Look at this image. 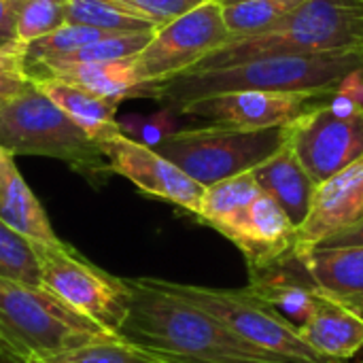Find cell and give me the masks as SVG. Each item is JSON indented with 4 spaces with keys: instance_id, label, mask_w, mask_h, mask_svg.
I'll return each instance as SVG.
<instances>
[{
    "instance_id": "obj_1",
    "label": "cell",
    "mask_w": 363,
    "mask_h": 363,
    "mask_svg": "<svg viewBox=\"0 0 363 363\" xmlns=\"http://www.w3.org/2000/svg\"><path fill=\"white\" fill-rule=\"evenodd\" d=\"M128 285L130 306L117 336L160 363H289L245 342L151 279H128Z\"/></svg>"
},
{
    "instance_id": "obj_2",
    "label": "cell",
    "mask_w": 363,
    "mask_h": 363,
    "mask_svg": "<svg viewBox=\"0 0 363 363\" xmlns=\"http://www.w3.org/2000/svg\"><path fill=\"white\" fill-rule=\"evenodd\" d=\"M353 70H363V51L270 55L236 66L189 70L170 77L157 83L153 100L179 113L194 100L230 91H291L330 96Z\"/></svg>"
},
{
    "instance_id": "obj_3",
    "label": "cell",
    "mask_w": 363,
    "mask_h": 363,
    "mask_svg": "<svg viewBox=\"0 0 363 363\" xmlns=\"http://www.w3.org/2000/svg\"><path fill=\"white\" fill-rule=\"evenodd\" d=\"M336 51H363V0H302L268 30L228 40L191 70L225 68L270 55Z\"/></svg>"
},
{
    "instance_id": "obj_4",
    "label": "cell",
    "mask_w": 363,
    "mask_h": 363,
    "mask_svg": "<svg viewBox=\"0 0 363 363\" xmlns=\"http://www.w3.org/2000/svg\"><path fill=\"white\" fill-rule=\"evenodd\" d=\"M0 147L13 155L60 160L94 187H102L111 177L98 140L83 132L32 81L0 104Z\"/></svg>"
},
{
    "instance_id": "obj_5",
    "label": "cell",
    "mask_w": 363,
    "mask_h": 363,
    "mask_svg": "<svg viewBox=\"0 0 363 363\" xmlns=\"http://www.w3.org/2000/svg\"><path fill=\"white\" fill-rule=\"evenodd\" d=\"M0 338L26 362L119 338L43 287L0 277Z\"/></svg>"
},
{
    "instance_id": "obj_6",
    "label": "cell",
    "mask_w": 363,
    "mask_h": 363,
    "mask_svg": "<svg viewBox=\"0 0 363 363\" xmlns=\"http://www.w3.org/2000/svg\"><path fill=\"white\" fill-rule=\"evenodd\" d=\"M157 287L187 300L200 311L215 317L245 342L264 349L289 363H342L313 351L298 334V328L283 317L272 304L253 294L249 287L221 289L204 285L172 283L151 279Z\"/></svg>"
},
{
    "instance_id": "obj_7",
    "label": "cell",
    "mask_w": 363,
    "mask_h": 363,
    "mask_svg": "<svg viewBox=\"0 0 363 363\" xmlns=\"http://www.w3.org/2000/svg\"><path fill=\"white\" fill-rule=\"evenodd\" d=\"M287 143V125L270 130H234L202 125L177 130L153 147L202 187L251 172Z\"/></svg>"
},
{
    "instance_id": "obj_8",
    "label": "cell",
    "mask_w": 363,
    "mask_h": 363,
    "mask_svg": "<svg viewBox=\"0 0 363 363\" xmlns=\"http://www.w3.org/2000/svg\"><path fill=\"white\" fill-rule=\"evenodd\" d=\"M34 251L40 266V287L117 336L130 306L128 279L108 274L60 238L34 242Z\"/></svg>"
},
{
    "instance_id": "obj_9",
    "label": "cell",
    "mask_w": 363,
    "mask_h": 363,
    "mask_svg": "<svg viewBox=\"0 0 363 363\" xmlns=\"http://www.w3.org/2000/svg\"><path fill=\"white\" fill-rule=\"evenodd\" d=\"M232 40L221 4L208 0L157 28L147 47L134 57L136 72L147 83H162L198 66L215 49Z\"/></svg>"
},
{
    "instance_id": "obj_10",
    "label": "cell",
    "mask_w": 363,
    "mask_h": 363,
    "mask_svg": "<svg viewBox=\"0 0 363 363\" xmlns=\"http://www.w3.org/2000/svg\"><path fill=\"white\" fill-rule=\"evenodd\" d=\"M287 147L296 153L315 185L363 157V108L349 117L330 111L328 102L287 125Z\"/></svg>"
},
{
    "instance_id": "obj_11",
    "label": "cell",
    "mask_w": 363,
    "mask_h": 363,
    "mask_svg": "<svg viewBox=\"0 0 363 363\" xmlns=\"http://www.w3.org/2000/svg\"><path fill=\"white\" fill-rule=\"evenodd\" d=\"M330 96L291 91H230L194 100L179 113L191 119H202L208 125L234 130H270L294 123L311 108L328 102Z\"/></svg>"
},
{
    "instance_id": "obj_12",
    "label": "cell",
    "mask_w": 363,
    "mask_h": 363,
    "mask_svg": "<svg viewBox=\"0 0 363 363\" xmlns=\"http://www.w3.org/2000/svg\"><path fill=\"white\" fill-rule=\"evenodd\" d=\"M111 174H119L134 183L143 194L170 202L191 215L198 213L204 187L187 177L179 166L160 155L155 149L117 132L98 140Z\"/></svg>"
},
{
    "instance_id": "obj_13",
    "label": "cell",
    "mask_w": 363,
    "mask_h": 363,
    "mask_svg": "<svg viewBox=\"0 0 363 363\" xmlns=\"http://www.w3.org/2000/svg\"><path fill=\"white\" fill-rule=\"evenodd\" d=\"M221 236L240 249L249 274H259L296 259V225L264 191Z\"/></svg>"
},
{
    "instance_id": "obj_14",
    "label": "cell",
    "mask_w": 363,
    "mask_h": 363,
    "mask_svg": "<svg viewBox=\"0 0 363 363\" xmlns=\"http://www.w3.org/2000/svg\"><path fill=\"white\" fill-rule=\"evenodd\" d=\"M359 219H363V157L315 185L308 215L296 228V257Z\"/></svg>"
},
{
    "instance_id": "obj_15",
    "label": "cell",
    "mask_w": 363,
    "mask_h": 363,
    "mask_svg": "<svg viewBox=\"0 0 363 363\" xmlns=\"http://www.w3.org/2000/svg\"><path fill=\"white\" fill-rule=\"evenodd\" d=\"M296 328L300 338L323 357L347 363L363 351L362 315L321 289Z\"/></svg>"
},
{
    "instance_id": "obj_16",
    "label": "cell",
    "mask_w": 363,
    "mask_h": 363,
    "mask_svg": "<svg viewBox=\"0 0 363 363\" xmlns=\"http://www.w3.org/2000/svg\"><path fill=\"white\" fill-rule=\"evenodd\" d=\"M251 174L257 181L259 189L285 211L296 228H300L311 208L315 181L308 177L287 143L272 157L253 168Z\"/></svg>"
},
{
    "instance_id": "obj_17",
    "label": "cell",
    "mask_w": 363,
    "mask_h": 363,
    "mask_svg": "<svg viewBox=\"0 0 363 363\" xmlns=\"http://www.w3.org/2000/svg\"><path fill=\"white\" fill-rule=\"evenodd\" d=\"M0 217L21 236L32 242H53L57 240L51 221L34 196V191L23 181L15 155L0 147Z\"/></svg>"
},
{
    "instance_id": "obj_18",
    "label": "cell",
    "mask_w": 363,
    "mask_h": 363,
    "mask_svg": "<svg viewBox=\"0 0 363 363\" xmlns=\"http://www.w3.org/2000/svg\"><path fill=\"white\" fill-rule=\"evenodd\" d=\"M296 259L323 294L345 304L363 302V247L313 249Z\"/></svg>"
},
{
    "instance_id": "obj_19",
    "label": "cell",
    "mask_w": 363,
    "mask_h": 363,
    "mask_svg": "<svg viewBox=\"0 0 363 363\" xmlns=\"http://www.w3.org/2000/svg\"><path fill=\"white\" fill-rule=\"evenodd\" d=\"M47 79H57L70 83L83 91H89L98 98L121 102L128 98H155L157 83H147L138 77L134 57L100 62V64H81L53 72Z\"/></svg>"
},
{
    "instance_id": "obj_20",
    "label": "cell",
    "mask_w": 363,
    "mask_h": 363,
    "mask_svg": "<svg viewBox=\"0 0 363 363\" xmlns=\"http://www.w3.org/2000/svg\"><path fill=\"white\" fill-rule=\"evenodd\" d=\"M32 83L94 140H102L106 136L121 132L119 119H117L119 102L98 98L89 91H83L57 79H40Z\"/></svg>"
},
{
    "instance_id": "obj_21",
    "label": "cell",
    "mask_w": 363,
    "mask_h": 363,
    "mask_svg": "<svg viewBox=\"0 0 363 363\" xmlns=\"http://www.w3.org/2000/svg\"><path fill=\"white\" fill-rule=\"evenodd\" d=\"M262 194L257 181L251 172L223 179L204 187L200 206H198V221L213 228L215 232L223 234Z\"/></svg>"
},
{
    "instance_id": "obj_22",
    "label": "cell",
    "mask_w": 363,
    "mask_h": 363,
    "mask_svg": "<svg viewBox=\"0 0 363 363\" xmlns=\"http://www.w3.org/2000/svg\"><path fill=\"white\" fill-rule=\"evenodd\" d=\"M66 21L87 26L104 34H136L157 30L151 21L125 11L113 0H66Z\"/></svg>"
},
{
    "instance_id": "obj_23",
    "label": "cell",
    "mask_w": 363,
    "mask_h": 363,
    "mask_svg": "<svg viewBox=\"0 0 363 363\" xmlns=\"http://www.w3.org/2000/svg\"><path fill=\"white\" fill-rule=\"evenodd\" d=\"M302 0H238L221 6L223 23L232 38L259 34L281 21Z\"/></svg>"
},
{
    "instance_id": "obj_24",
    "label": "cell",
    "mask_w": 363,
    "mask_h": 363,
    "mask_svg": "<svg viewBox=\"0 0 363 363\" xmlns=\"http://www.w3.org/2000/svg\"><path fill=\"white\" fill-rule=\"evenodd\" d=\"M0 277L23 285L40 287V266L34 242L15 232L0 217Z\"/></svg>"
},
{
    "instance_id": "obj_25",
    "label": "cell",
    "mask_w": 363,
    "mask_h": 363,
    "mask_svg": "<svg viewBox=\"0 0 363 363\" xmlns=\"http://www.w3.org/2000/svg\"><path fill=\"white\" fill-rule=\"evenodd\" d=\"M66 0H17L15 34L19 47L66 26Z\"/></svg>"
},
{
    "instance_id": "obj_26",
    "label": "cell",
    "mask_w": 363,
    "mask_h": 363,
    "mask_svg": "<svg viewBox=\"0 0 363 363\" xmlns=\"http://www.w3.org/2000/svg\"><path fill=\"white\" fill-rule=\"evenodd\" d=\"M34 363H160L145 351L123 342L121 338L98 340L83 347H74Z\"/></svg>"
},
{
    "instance_id": "obj_27",
    "label": "cell",
    "mask_w": 363,
    "mask_h": 363,
    "mask_svg": "<svg viewBox=\"0 0 363 363\" xmlns=\"http://www.w3.org/2000/svg\"><path fill=\"white\" fill-rule=\"evenodd\" d=\"M108 34L87 28V26H77V23H66L60 30L36 38L28 45L21 47V55L23 62H36V60H45V57H53V55H62V53H70L77 51L94 40H100Z\"/></svg>"
},
{
    "instance_id": "obj_28",
    "label": "cell",
    "mask_w": 363,
    "mask_h": 363,
    "mask_svg": "<svg viewBox=\"0 0 363 363\" xmlns=\"http://www.w3.org/2000/svg\"><path fill=\"white\" fill-rule=\"evenodd\" d=\"M125 11L151 21L155 28L170 23L172 19L189 13L191 9L208 2V0H113Z\"/></svg>"
},
{
    "instance_id": "obj_29",
    "label": "cell",
    "mask_w": 363,
    "mask_h": 363,
    "mask_svg": "<svg viewBox=\"0 0 363 363\" xmlns=\"http://www.w3.org/2000/svg\"><path fill=\"white\" fill-rule=\"evenodd\" d=\"M30 81L23 74L21 47L0 49V102L19 94Z\"/></svg>"
},
{
    "instance_id": "obj_30",
    "label": "cell",
    "mask_w": 363,
    "mask_h": 363,
    "mask_svg": "<svg viewBox=\"0 0 363 363\" xmlns=\"http://www.w3.org/2000/svg\"><path fill=\"white\" fill-rule=\"evenodd\" d=\"M15 15L17 0H0V49L19 47L15 34Z\"/></svg>"
},
{
    "instance_id": "obj_31",
    "label": "cell",
    "mask_w": 363,
    "mask_h": 363,
    "mask_svg": "<svg viewBox=\"0 0 363 363\" xmlns=\"http://www.w3.org/2000/svg\"><path fill=\"white\" fill-rule=\"evenodd\" d=\"M347 247H363V219L328 236L315 249H347Z\"/></svg>"
},
{
    "instance_id": "obj_32",
    "label": "cell",
    "mask_w": 363,
    "mask_h": 363,
    "mask_svg": "<svg viewBox=\"0 0 363 363\" xmlns=\"http://www.w3.org/2000/svg\"><path fill=\"white\" fill-rule=\"evenodd\" d=\"M0 363H30L26 362L17 351H13L2 338H0Z\"/></svg>"
},
{
    "instance_id": "obj_33",
    "label": "cell",
    "mask_w": 363,
    "mask_h": 363,
    "mask_svg": "<svg viewBox=\"0 0 363 363\" xmlns=\"http://www.w3.org/2000/svg\"><path fill=\"white\" fill-rule=\"evenodd\" d=\"M347 306H351L355 313H359V315L363 317V302H351V304H347Z\"/></svg>"
},
{
    "instance_id": "obj_34",
    "label": "cell",
    "mask_w": 363,
    "mask_h": 363,
    "mask_svg": "<svg viewBox=\"0 0 363 363\" xmlns=\"http://www.w3.org/2000/svg\"><path fill=\"white\" fill-rule=\"evenodd\" d=\"M347 363H363V351L357 355V357H353L351 362H347Z\"/></svg>"
},
{
    "instance_id": "obj_35",
    "label": "cell",
    "mask_w": 363,
    "mask_h": 363,
    "mask_svg": "<svg viewBox=\"0 0 363 363\" xmlns=\"http://www.w3.org/2000/svg\"><path fill=\"white\" fill-rule=\"evenodd\" d=\"M215 2H219L223 6V4H232V2H238V0H215Z\"/></svg>"
},
{
    "instance_id": "obj_36",
    "label": "cell",
    "mask_w": 363,
    "mask_h": 363,
    "mask_svg": "<svg viewBox=\"0 0 363 363\" xmlns=\"http://www.w3.org/2000/svg\"><path fill=\"white\" fill-rule=\"evenodd\" d=\"M0 104H2V102H0Z\"/></svg>"
}]
</instances>
